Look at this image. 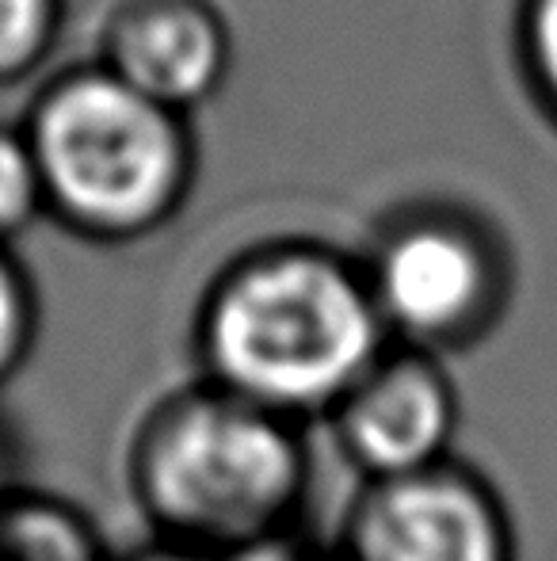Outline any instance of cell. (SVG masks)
Returning a JSON list of instances; mask_svg holds the SVG:
<instances>
[{"mask_svg":"<svg viewBox=\"0 0 557 561\" xmlns=\"http://www.w3.org/2000/svg\"><path fill=\"white\" fill-rule=\"evenodd\" d=\"M310 485L302 424L202 378L156 398L127 444V489L149 539L192 554L294 539Z\"/></svg>","mask_w":557,"mask_h":561,"instance_id":"1","label":"cell"},{"mask_svg":"<svg viewBox=\"0 0 557 561\" xmlns=\"http://www.w3.org/2000/svg\"><path fill=\"white\" fill-rule=\"evenodd\" d=\"M202 382L282 421H325L390 347L363 275L317 252L237 267L199 318Z\"/></svg>","mask_w":557,"mask_h":561,"instance_id":"2","label":"cell"},{"mask_svg":"<svg viewBox=\"0 0 557 561\" xmlns=\"http://www.w3.org/2000/svg\"><path fill=\"white\" fill-rule=\"evenodd\" d=\"M43 187L77 226L130 233L153 222L176 184V130L169 107L123 77H81L58 89L35 123Z\"/></svg>","mask_w":557,"mask_h":561,"instance_id":"3","label":"cell"},{"mask_svg":"<svg viewBox=\"0 0 557 561\" xmlns=\"http://www.w3.org/2000/svg\"><path fill=\"white\" fill-rule=\"evenodd\" d=\"M340 561H520L504 496L474 466L359 485L340 527Z\"/></svg>","mask_w":557,"mask_h":561,"instance_id":"4","label":"cell"},{"mask_svg":"<svg viewBox=\"0 0 557 561\" xmlns=\"http://www.w3.org/2000/svg\"><path fill=\"white\" fill-rule=\"evenodd\" d=\"M325 424L344 462L371 485L451 462L462 401L439 355L390 344Z\"/></svg>","mask_w":557,"mask_h":561,"instance_id":"5","label":"cell"},{"mask_svg":"<svg viewBox=\"0 0 557 561\" xmlns=\"http://www.w3.org/2000/svg\"><path fill=\"white\" fill-rule=\"evenodd\" d=\"M367 287L386 336L428 355L474 344L500 306L489 252L451 226H417L394 237L367 275Z\"/></svg>","mask_w":557,"mask_h":561,"instance_id":"6","label":"cell"},{"mask_svg":"<svg viewBox=\"0 0 557 561\" xmlns=\"http://www.w3.org/2000/svg\"><path fill=\"white\" fill-rule=\"evenodd\" d=\"M115 58L130 89L172 107L210 89L222 66V43L207 15L187 8H153L123 27Z\"/></svg>","mask_w":557,"mask_h":561,"instance_id":"7","label":"cell"},{"mask_svg":"<svg viewBox=\"0 0 557 561\" xmlns=\"http://www.w3.org/2000/svg\"><path fill=\"white\" fill-rule=\"evenodd\" d=\"M0 561H119L100 527L58 496L15 489L0 501Z\"/></svg>","mask_w":557,"mask_h":561,"instance_id":"8","label":"cell"},{"mask_svg":"<svg viewBox=\"0 0 557 561\" xmlns=\"http://www.w3.org/2000/svg\"><path fill=\"white\" fill-rule=\"evenodd\" d=\"M35 333H38V310H35V295H31V283L15 267V260L0 249V390L31 359Z\"/></svg>","mask_w":557,"mask_h":561,"instance_id":"9","label":"cell"},{"mask_svg":"<svg viewBox=\"0 0 557 561\" xmlns=\"http://www.w3.org/2000/svg\"><path fill=\"white\" fill-rule=\"evenodd\" d=\"M43 172H38L31 141L0 130V241L20 233L43 203Z\"/></svg>","mask_w":557,"mask_h":561,"instance_id":"10","label":"cell"},{"mask_svg":"<svg viewBox=\"0 0 557 561\" xmlns=\"http://www.w3.org/2000/svg\"><path fill=\"white\" fill-rule=\"evenodd\" d=\"M50 23V0H0V73L38 50Z\"/></svg>","mask_w":557,"mask_h":561,"instance_id":"11","label":"cell"},{"mask_svg":"<svg viewBox=\"0 0 557 561\" xmlns=\"http://www.w3.org/2000/svg\"><path fill=\"white\" fill-rule=\"evenodd\" d=\"M538 50H543V66L557 89V0H543V12H538Z\"/></svg>","mask_w":557,"mask_h":561,"instance_id":"12","label":"cell"},{"mask_svg":"<svg viewBox=\"0 0 557 561\" xmlns=\"http://www.w3.org/2000/svg\"><path fill=\"white\" fill-rule=\"evenodd\" d=\"M15 450L12 444L4 439V432H0V501H4L8 493H15Z\"/></svg>","mask_w":557,"mask_h":561,"instance_id":"13","label":"cell"}]
</instances>
